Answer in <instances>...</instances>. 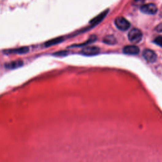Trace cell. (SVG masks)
I'll list each match as a JSON object with an SVG mask.
<instances>
[{
	"label": "cell",
	"mask_w": 162,
	"mask_h": 162,
	"mask_svg": "<svg viewBox=\"0 0 162 162\" xmlns=\"http://www.w3.org/2000/svg\"><path fill=\"white\" fill-rule=\"evenodd\" d=\"M29 52V48L28 47H20L18 48L9 49L4 50V53L6 55L12 54H25Z\"/></svg>",
	"instance_id": "6"
},
{
	"label": "cell",
	"mask_w": 162,
	"mask_h": 162,
	"mask_svg": "<svg viewBox=\"0 0 162 162\" xmlns=\"http://www.w3.org/2000/svg\"><path fill=\"white\" fill-rule=\"evenodd\" d=\"M115 24L116 27L120 30H127L130 26V24L125 18L119 17L115 20Z\"/></svg>",
	"instance_id": "2"
},
{
	"label": "cell",
	"mask_w": 162,
	"mask_h": 162,
	"mask_svg": "<svg viewBox=\"0 0 162 162\" xmlns=\"http://www.w3.org/2000/svg\"><path fill=\"white\" fill-rule=\"evenodd\" d=\"M143 56L144 58L149 62L153 63L157 59V55L153 50L146 49L143 52Z\"/></svg>",
	"instance_id": "5"
},
{
	"label": "cell",
	"mask_w": 162,
	"mask_h": 162,
	"mask_svg": "<svg viewBox=\"0 0 162 162\" xmlns=\"http://www.w3.org/2000/svg\"><path fill=\"white\" fill-rule=\"evenodd\" d=\"M141 11L146 14L154 15L157 12L158 8L155 4L149 3L142 5L141 6Z\"/></svg>",
	"instance_id": "3"
},
{
	"label": "cell",
	"mask_w": 162,
	"mask_h": 162,
	"mask_svg": "<svg viewBox=\"0 0 162 162\" xmlns=\"http://www.w3.org/2000/svg\"><path fill=\"white\" fill-rule=\"evenodd\" d=\"M103 43L106 44H109V45H113L116 44L117 43V40L115 39V37L114 36H111V35H109V36H106L103 38Z\"/></svg>",
	"instance_id": "11"
},
{
	"label": "cell",
	"mask_w": 162,
	"mask_h": 162,
	"mask_svg": "<svg viewBox=\"0 0 162 162\" xmlns=\"http://www.w3.org/2000/svg\"><path fill=\"white\" fill-rule=\"evenodd\" d=\"M123 52L125 54L130 55H136L139 53V48L137 46H127L123 49Z\"/></svg>",
	"instance_id": "7"
},
{
	"label": "cell",
	"mask_w": 162,
	"mask_h": 162,
	"mask_svg": "<svg viewBox=\"0 0 162 162\" xmlns=\"http://www.w3.org/2000/svg\"><path fill=\"white\" fill-rule=\"evenodd\" d=\"M96 40V37L95 36H92L89 38V39H88L87 40L86 43H83V44H77V45H72V46H70V48H72V47H78V46H83L84 45H87L89 44H91V43L94 42Z\"/></svg>",
	"instance_id": "12"
},
{
	"label": "cell",
	"mask_w": 162,
	"mask_h": 162,
	"mask_svg": "<svg viewBox=\"0 0 162 162\" xmlns=\"http://www.w3.org/2000/svg\"><path fill=\"white\" fill-rule=\"evenodd\" d=\"M100 52V48L97 46H87L82 49L80 54L84 56H94L98 55Z\"/></svg>",
	"instance_id": "4"
},
{
	"label": "cell",
	"mask_w": 162,
	"mask_h": 162,
	"mask_svg": "<svg viewBox=\"0 0 162 162\" xmlns=\"http://www.w3.org/2000/svg\"><path fill=\"white\" fill-rule=\"evenodd\" d=\"M155 30H156V31L159 32V33L162 32V23H161V24H160L159 25H158L156 27Z\"/></svg>",
	"instance_id": "15"
},
{
	"label": "cell",
	"mask_w": 162,
	"mask_h": 162,
	"mask_svg": "<svg viewBox=\"0 0 162 162\" xmlns=\"http://www.w3.org/2000/svg\"><path fill=\"white\" fill-rule=\"evenodd\" d=\"M153 43L160 47H162V36L156 37L154 40Z\"/></svg>",
	"instance_id": "13"
},
{
	"label": "cell",
	"mask_w": 162,
	"mask_h": 162,
	"mask_svg": "<svg viewBox=\"0 0 162 162\" xmlns=\"http://www.w3.org/2000/svg\"><path fill=\"white\" fill-rule=\"evenodd\" d=\"M107 14H108V10L100 14L99 15H98L97 17H96L95 18H94L93 19L91 20L90 21V24L93 26L97 25L101 21H102V20L105 17V16L107 15Z\"/></svg>",
	"instance_id": "9"
},
{
	"label": "cell",
	"mask_w": 162,
	"mask_h": 162,
	"mask_svg": "<svg viewBox=\"0 0 162 162\" xmlns=\"http://www.w3.org/2000/svg\"><path fill=\"white\" fill-rule=\"evenodd\" d=\"M24 65V62L22 60H15L13 62H10L5 64V67L8 69H15L19 67H21Z\"/></svg>",
	"instance_id": "8"
},
{
	"label": "cell",
	"mask_w": 162,
	"mask_h": 162,
	"mask_svg": "<svg viewBox=\"0 0 162 162\" xmlns=\"http://www.w3.org/2000/svg\"><path fill=\"white\" fill-rule=\"evenodd\" d=\"M145 2V0H134L133 3L136 5H141L143 4Z\"/></svg>",
	"instance_id": "14"
},
{
	"label": "cell",
	"mask_w": 162,
	"mask_h": 162,
	"mask_svg": "<svg viewBox=\"0 0 162 162\" xmlns=\"http://www.w3.org/2000/svg\"><path fill=\"white\" fill-rule=\"evenodd\" d=\"M62 41H64V37H56V38H55V39L48 40V41H47L44 43V46L46 48L51 47V46H53L58 44L60 43H62Z\"/></svg>",
	"instance_id": "10"
},
{
	"label": "cell",
	"mask_w": 162,
	"mask_h": 162,
	"mask_svg": "<svg viewBox=\"0 0 162 162\" xmlns=\"http://www.w3.org/2000/svg\"><path fill=\"white\" fill-rule=\"evenodd\" d=\"M128 38L131 43L137 44L141 42V40L143 39V34L139 29L134 28L129 31L128 34Z\"/></svg>",
	"instance_id": "1"
}]
</instances>
